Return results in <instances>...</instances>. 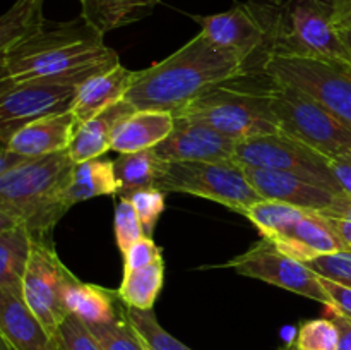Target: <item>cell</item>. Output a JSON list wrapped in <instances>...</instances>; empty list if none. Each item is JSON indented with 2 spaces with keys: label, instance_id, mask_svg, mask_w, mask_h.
<instances>
[{
  "label": "cell",
  "instance_id": "25",
  "mask_svg": "<svg viewBox=\"0 0 351 350\" xmlns=\"http://www.w3.org/2000/svg\"><path fill=\"white\" fill-rule=\"evenodd\" d=\"M34 239L24 226L0 229V290L23 294Z\"/></svg>",
  "mask_w": 351,
  "mask_h": 350
},
{
  "label": "cell",
  "instance_id": "45",
  "mask_svg": "<svg viewBox=\"0 0 351 350\" xmlns=\"http://www.w3.org/2000/svg\"><path fill=\"white\" fill-rule=\"evenodd\" d=\"M285 350H300V349H298V347L295 345V343H290V345H288Z\"/></svg>",
  "mask_w": 351,
  "mask_h": 350
},
{
  "label": "cell",
  "instance_id": "1",
  "mask_svg": "<svg viewBox=\"0 0 351 350\" xmlns=\"http://www.w3.org/2000/svg\"><path fill=\"white\" fill-rule=\"evenodd\" d=\"M242 78H249L245 62L199 33L170 57L137 72L125 100L137 110L177 113L209 89Z\"/></svg>",
  "mask_w": 351,
  "mask_h": 350
},
{
  "label": "cell",
  "instance_id": "24",
  "mask_svg": "<svg viewBox=\"0 0 351 350\" xmlns=\"http://www.w3.org/2000/svg\"><path fill=\"white\" fill-rule=\"evenodd\" d=\"M79 2H81V16L99 33L106 34L147 17L161 0H79Z\"/></svg>",
  "mask_w": 351,
  "mask_h": 350
},
{
  "label": "cell",
  "instance_id": "29",
  "mask_svg": "<svg viewBox=\"0 0 351 350\" xmlns=\"http://www.w3.org/2000/svg\"><path fill=\"white\" fill-rule=\"evenodd\" d=\"M123 312H125V318L134 326V329L141 336L147 350H192L191 347L171 336L158 323L153 309L151 311H141V309L127 307L123 304Z\"/></svg>",
  "mask_w": 351,
  "mask_h": 350
},
{
  "label": "cell",
  "instance_id": "2",
  "mask_svg": "<svg viewBox=\"0 0 351 350\" xmlns=\"http://www.w3.org/2000/svg\"><path fill=\"white\" fill-rule=\"evenodd\" d=\"M74 167L75 161L65 150L29 156L0 174V229L21 225L33 239L45 240L71 209L65 189Z\"/></svg>",
  "mask_w": 351,
  "mask_h": 350
},
{
  "label": "cell",
  "instance_id": "43",
  "mask_svg": "<svg viewBox=\"0 0 351 350\" xmlns=\"http://www.w3.org/2000/svg\"><path fill=\"white\" fill-rule=\"evenodd\" d=\"M27 158L29 156H26V154H21L16 153V151L7 150V148H2V151H0V174L17 167V165H21L23 161H26Z\"/></svg>",
  "mask_w": 351,
  "mask_h": 350
},
{
  "label": "cell",
  "instance_id": "37",
  "mask_svg": "<svg viewBox=\"0 0 351 350\" xmlns=\"http://www.w3.org/2000/svg\"><path fill=\"white\" fill-rule=\"evenodd\" d=\"M160 259H163L161 249L154 244L153 237H143L123 254V271L139 270Z\"/></svg>",
  "mask_w": 351,
  "mask_h": 350
},
{
  "label": "cell",
  "instance_id": "31",
  "mask_svg": "<svg viewBox=\"0 0 351 350\" xmlns=\"http://www.w3.org/2000/svg\"><path fill=\"white\" fill-rule=\"evenodd\" d=\"M88 326L98 340L101 350H147L123 311L122 316L113 321Z\"/></svg>",
  "mask_w": 351,
  "mask_h": 350
},
{
  "label": "cell",
  "instance_id": "11",
  "mask_svg": "<svg viewBox=\"0 0 351 350\" xmlns=\"http://www.w3.org/2000/svg\"><path fill=\"white\" fill-rule=\"evenodd\" d=\"M192 17L211 43L245 62L249 78L263 75L269 58V30L257 0L235 3L225 12Z\"/></svg>",
  "mask_w": 351,
  "mask_h": 350
},
{
  "label": "cell",
  "instance_id": "21",
  "mask_svg": "<svg viewBox=\"0 0 351 350\" xmlns=\"http://www.w3.org/2000/svg\"><path fill=\"white\" fill-rule=\"evenodd\" d=\"M136 106L127 102L125 98L108 106L105 112L93 117L88 122L81 124L75 129L72 143L69 146V154L75 163L99 158L110 150L113 132L122 120H125L130 113L136 112Z\"/></svg>",
  "mask_w": 351,
  "mask_h": 350
},
{
  "label": "cell",
  "instance_id": "3",
  "mask_svg": "<svg viewBox=\"0 0 351 350\" xmlns=\"http://www.w3.org/2000/svg\"><path fill=\"white\" fill-rule=\"evenodd\" d=\"M103 36L82 16L65 23H48L38 34L0 54V86L117 60L119 55L106 47Z\"/></svg>",
  "mask_w": 351,
  "mask_h": 350
},
{
  "label": "cell",
  "instance_id": "44",
  "mask_svg": "<svg viewBox=\"0 0 351 350\" xmlns=\"http://www.w3.org/2000/svg\"><path fill=\"white\" fill-rule=\"evenodd\" d=\"M341 36H343V40H345L346 47H348L350 51H351V27H346V30H341Z\"/></svg>",
  "mask_w": 351,
  "mask_h": 350
},
{
  "label": "cell",
  "instance_id": "40",
  "mask_svg": "<svg viewBox=\"0 0 351 350\" xmlns=\"http://www.w3.org/2000/svg\"><path fill=\"white\" fill-rule=\"evenodd\" d=\"M331 167L343 191L351 198V154H345V156L331 160Z\"/></svg>",
  "mask_w": 351,
  "mask_h": 350
},
{
  "label": "cell",
  "instance_id": "26",
  "mask_svg": "<svg viewBox=\"0 0 351 350\" xmlns=\"http://www.w3.org/2000/svg\"><path fill=\"white\" fill-rule=\"evenodd\" d=\"M115 194H119L115 167L113 161L103 158H93L82 163H75L74 174L65 189V199L71 208L81 201Z\"/></svg>",
  "mask_w": 351,
  "mask_h": 350
},
{
  "label": "cell",
  "instance_id": "4",
  "mask_svg": "<svg viewBox=\"0 0 351 350\" xmlns=\"http://www.w3.org/2000/svg\"><path fill=\"white\" fill-rule=\"evenodd\" d=\"M269 30V57L315 58L351 67V51L329 0H257Z\"/></svg>",
  "mask_w": 351,
  "mask_h": 350
},
{
  "label": "cell",
  "instance_id": "10",
  "mask_svg": "<svg viewBox=\"0 0 351 350\" xmlns=\"http://www.w3.org/2000/svg\"><path fill=\"white\" fill-rule=\"evenodd\" d=\"M263 75L307 93L351 129V67L315 58L271 55Z\"/></svg>",
  "mask_w": 351,
  "mask_h": 350
},
{
  "label": "cell",
  "instance_id": "27",
  "mask_svg": "<svg viewBox=\"0 0 351 350\" xmlns=\"http://www.w3.org/2000/svg\"><path fill=\"white\" fill-rule=\"evenodd\" d=\"M43 3L45 0H17L0 17V54L47 27L50 21L45 19Z\"/></svg>",
  "mask_w": 351,
  "mask_h": 350
},
{
  "label": "cell",
  "instance_id": "13",
  "mask_svg": "<svg viewBox=\"0 0 351 350\" xmlns=\"http://www.w3.org/2000/svg\"><path fill=\"white\" fill-rule=\"evenodd\" d=\"M71 273L51 244L34 239L23 281V299L51 336L69 316L64 297Z\"/></svg>",
  "mask_w": 351,
  "mask_h": 350
},
{
  "label": "cell",
  "instance_id": "14",
  "mask_svg": "<svg viewBox=\"0 0 351 350\" xmlns=\"http://www.w3.org/2000/svg\"><path fill=\"white\" fill-rule=\"evenodd\" d=\"M239 141L218 132L206 124L175 117L170 136L154 148L168 163L173 161H230L235 160Z\"/></svg>",
  "mask_w": 351,
  "mask_h": 350
},
{
  "label": "cell",
  "instance_id": "22",
  "mask_svg": "<svg viewBox=\"0 0 351 350\" xmlns=\"http://www.w3.org/2000/svg\"><path fill=\"white\" fill-rule=\"evenodd\" d=\"M64 301L69 314L77 316L86 325L113 321L120 318L123 311V302L120 301L119 292L95 283H86L74 273H71L65 285Z\"/></svg>",
  "mask_w": 351,
  "mask_h": 350
},
{
  "label": "cell",
  "instance_id": "16",
  "mask_svg": "<svg viewBox=\"0 0 351 350\" xmlns=\"http://www.w3.org/2000/svg\"><path fill=\"white\" fill-rule=\"evenodd\" d=\"M269 240L283 254L304 263L328 254L350 250L329 220L311 211L302 213L276 235L269 237Z\"/></svg>",
  "mask_w": 351,
  "mask_h": 350
},
{
  "label": "cell",
  "instance_id": "12",
  "mask_svg": "<svg viewBox=\"0 0 351 350\" xmlns=\"http://www.w3.org/2000/svg\"><path fill=\"white\" fill-rule=\"evenodd\" d=\"M221 268H230L242 277L256 278L274 287L304 295L312 301L321 302L326 307L329 304L328 295L322 288L321 277L304 261L281 253L266 237H263L256 246L247 249L243 254L226 261Z\"/></svg>",
  "mask_w": 351,
  "mask_h": 350
},
{
  "label": "cell",
  "instance_id": "15",
  "mask_svg": "<svg viewBox=\"0 0 351 350\" xmlns=\"http://www.w3.org/2000/svg\"><path fill=\"white\" fill-rule=\"evenodd\" d=\"M247 178L254 185L259 196L267 201L285 202L298 209L311 213L329 211L339 202V199L348 194H336L322 185L302 178L298 175L267 168L242 167Z\"/></svg>",
  "mask_w": 351,
  "mask_h": 350
},
{
  "label": "cell",
  "instance_id": "8",
  "mask_svg": "<svg viewBox=\"0 0 351 350\" xmlns=\"http://www.w3.org/2000/svg\"><path fill=\"white\" fill-rule=\"evenodd\" d=\"M158 189L163 192H182L219 202L232 211L245 215L247 209L263 201L259 192L247 178L242 165L230 161H173Z\"/></svg>",
  "mask_w": 351,
  "mask_h": 350
},
{
  "label": "cell",
  "instance_id": "7",
  "mask_svg": "<svg viewBox=\"0 0 351 350\" xmlns=\"http://www.w3.org/2000/svg\"><path fill=\"white\" fill-rule=\"evenodd\" d=\"M271 106L281 132L314 148L329 160L351 154V129L312 96L267 78Z\"/></svg>",
  "mask_w": 351,
  "mask_h": 350
},
{
  "label": "cell",
  "instance_id": "36",
  "mask_svg": "<svg viewBox=\"0 0 351 350\" xmlns=\"http://www.w3.org/2000/svg\"><path fill=\"white\" fill-rule=\"evenodd\" d=\"M305 264L314 270L319 277L329 278V280L351 287V250L328 254V256H321Z\"/></svg>",
  "mask_w": 351,
  "mask_h": 350
},
{
  "label": "cell",
  "instance_id": "33",
  "mask_svg": "<svg viewBox=\"0 0 351 350\" xmlns=\"http://www.w3.org/2000/svg\"><path fill=\"white\" fill-rule=\"evenodd\" d=\"M55 350H101L89 326L81 318L69 314L53 335Z\"/></svg>",
  "mask_w": 351,
  "mask_h": 350
},
{
  "label": "cell",
  "instance_id": "9",
  "mask_svg": "<svg viewBox=\"0 0 351 350\" xmlns=\"http://www.w3.org/2000/svg\"><path fill=\"white\" fill-rule=\"evenodd\" d=\"M235 161L242 167L288 172L336 194H346L332 172L328 156L281 130L239 141Z\"/></svg>",
  "mask_w": 351,
  "mask_h": 350
},
{
  "label": "cell",
  "instance_id": "46",
  "mask_svg": "<svg viewBox=\"0 0 351 350\" xmlns=\"http://www.w3.org/2000/svg\"><path fill=\"white\" fill-rule=\"evenodd\" d=\"M2 350H10V349L5 345V343H2Z\"/></svg>",
  "mask_w": 351,
  "mask_h": 350
},
{
  "label": "cell",
  "instance_id": "20",
  "mask_svg": "<svg viewBox=\"0 0 351 350\" xmlns=\"http://www.w3.org/2000/svg\"><path fill=\"white\" fill-rule=\"evenodd\" d=\"M173 126V113L163 110H136L117 126L110 150L122 154L156 148L170 136Z\"/></svg>",
  "mask_w": 351,
  "mask_h": 350
},
{
  "label": "cell",
  "instance_id": "28",
  "mask_svg": "<svg viewBox=\"0 0 351 350\" xmlns=\"http://www.w3.org/2000/svg\"><path fill=\"white\" fill-rule=\"evenodd\" d=\"M165 263L163 259L139 270L123 271L120 287L117 288L119 297L127 307L151 311L154 307L158 295L163 288Z\"/></svg>",
  "mask_w": 351,
  "mask_h": 350
},
{
  "label": "cell",
  "instance_id": "41",
  "mask_svg": "<svg viewBox=\"0 0 351 350\" xmlns=\"http://www.w3.org/2000/svg\"><path fill=\"white\" fill-rule=\"evenodd\" d=\"M328 318L332 319V323L336 325L339 333V342H338V350H351V319L346 316L339 314L335 309H329Z\"/></svg>",
  "mask_w": 351,
  "mask_h": 350
},
{
  "label": "cell",
  "instance_id": "34",
  "mask_svg": "<svg viewBox=\"0 0 351 350\" xmlns=\"http://www.w3.org/2000/svg\"><path fill=\"white\" fill-rule=\"evenodd\" d=\"M143 237L147 235L132 202L122 198L115 208V240L122 256L132 247V244H136Z\"/></svg>",
  "mask_w": 351,
  "mask_h": 350
},
{
  "label": "cell",
  "instance_id": "6",
  "mask_svg": "<svg viewBox=\"0 0 351 350\" xmlns=\"http://www.w3.org/2000/svg\"><path fill=\"white\" fill-rule=\"evenodd\" d=\"M120 60H108L75 72L27 79L0 86V143L7 141L31 120L64 113L72 108L79 88L96 74L108 71Z\"/></svg>",
  "mask_w": 351,
  "mask_h": 350
},
{
  "label": "cell",
  "instance_id": "30",
  "mask_svg": "<svg viewBox=\"0 0 351 350\" xmlns=\"http://www.w3.org/2000/svg\"><path fill=\"white\" fill-rule=\"evenodd\" d=\"M302 213H304V209H298L295 206L263 199V201L250 206L243 216H247L259 229L263 237L269 239V237L276 235L281 229H285L288 223L298 218Z\"/></svg>",
  "mask_w": 351,
  "mask_h": 350
},
{
  "label": "cell",
  "instance_id": "38",
  "mask_svg": "<svg viewBox=\"0 0 351 350\" xmlns=\"http://www.w3.org/2000/svg\"><path fill=\"white\" fill-rule=\"evenodd\" d=\"M322 216L329 220V223L332 225V229L338 232V235L341 237L343 242L348 246L351 250V198L345 196V198L339 199L338 205L335 208H331L329 211L322 213Z\"/></svg>",
  "mask_w": 351,
  "mask_h": 350
},
{
  "label": "cell",
  "instance_id": "17",
  "mask_svg": "<svg viewBox=\"0 0 351 350\" xmlns=\"http://www.w3.org/2000/svg\"><path fill=\"white\" fill-rule=\"evenodd\" d=\"M0 338L10 350H55L53 336L17 292L0 290Z\"/></svg>",
  "mask_w": 351,
  "mask_h": 350
},
{
  "label": "cell",
  "instance_id": "5",
  "mask_svg": "<svg viewBox=\"0 0 351 350\" xmlns=\"http://www.w3.org/2000/svg\"><path fill=\"white\" fill-rule=\"evenodd\" d=\"M239 81L209 89L173 113V117L206 124L235 141L278 132L280 127L271 106V89L266 75H263L257 88L239 86Z\"/></svg>",
  "mask_w": 351,
  "mask_h": 350
},
{
  "label": "cell",
  "instance_id": "35",
  "mask_svg": "<svg viewBox=\"0 0 351 350\" xmlns=\"http://www.w3.org/2000/svg\"><path fill=\"white\" fill-rule=\"evenodd\" d=\"M165 194L167 192L160 191V189H144V191H137L125 198L132 202L147 237H153L154 226H156L161 213L165 211Z\"/></svg>",
  "mask_w": 351,
  "mask_h": 350
},
{
  "label": "cell",
  "instance_id": "23",
  "mask_svg": "<svg viewBox=\"0 0 351 350\" xmlns=\"http://www.w3.org/2000/svg\"><path fill=\"white\" fill-rule=\"evenodd\" d=\"M115 177L119 182V198H129L134 192L144 189H158V184L168 170V161L151 150L122 153L113 160Z\"/></svg>",
  "mask_w": 351,
  "mask_h": 350
},
{
  "label": "cell",
  "instance_id": "32",
  "mask_svg": "<svg viewBox=\"0 0 351 350\" xmlns=\"http://www.w3.org/2000/svg\"><path fill=\"white\" fill-rule=\"evenodd\" d=\"M339 333L331 318L311 319L302 323L295 336V345L300 350H338Z\"/></svg>",
  "mask_w": 351,
  "mask_h": 350
},
{
  "label": "cell",
  "instance_id": "42",
  "mask_svg": "<svg viewBox=\"0 0 351 350\" xmlns=\"http://www.w3.org/2000/svg\"><path fill=\"white\" fill-rule=\"evenodd\" d=\"M332 10V21L338 30L351 27V0H329Z\"/></svg>",
  "mask_w": 351,
  "mask_h": 350
},
{
  "label": "cell",
  "instance_id": "39",
  "mask_svg": "<svg viewBox=\"0 0 351 350\" xmlns=\"http://www.w3.org/2000/svg\"><path fill=\"white\" fill-rule=\"evenodd\" d=\"M322 288H324L326 295L329 299L328 309H335L339 314L346 316L351 319V287L343 285L339 281L329 280V278L321 277Z\"/></svg>",
  "mask_w": 351,
  "mask_h": 350
},
{
  "label": "cell",
  "instance_id": "18",
  "mask_svg": "<svg viewBox=\"0 0 351 350\" xmlns=\"http://www.w3.org/2000/svg\"><path fill=\"white\" fill-rule=\"evenodd\" d=\"M77 129V120L69 110L24 124L2 148L26 156H47L69 150Z\"/></svg>",
  "mask_w": 351,
  "mask_h": 350
},
{
  "label": "cell",
  "instance_id": "19",
  "mask_svg": "<svg viewBox=\"0 0 351 350\" xmlns=\"http://www.w3.org/2000/svg\"><path fill=\"white\" fill-rule=\"evenodd\" d=\"M137 72L139 71H130L122 64H117L115 67L88 79L79 88L71 108L77 120V127L125 98L127 91L137 79Z\"/></svg>",
  "mask_w": 351,
  "mask_h": 350
}]
</instances>
